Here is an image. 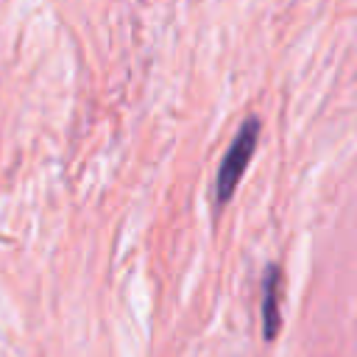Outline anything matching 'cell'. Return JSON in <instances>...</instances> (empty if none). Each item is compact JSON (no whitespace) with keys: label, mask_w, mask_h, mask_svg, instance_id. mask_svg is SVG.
I'll return each instance as SVG.
<instances>
[{"label":"cell","mask_w":357,"mask_h":357,"mask_svg":"<svg viewBox=\"0 0 357 357\" xmlns=\"http://www.w3.org/2000/svg\"><path fill=\"white\" fill-rule=\"evenodd\" d=\"M257 142H259V120L248 117L237 128L234 139L229 142V148L220 159V167L215 176V204L218 206L231 201V195H234V190H237V184H240V178H243V173H245V167L257 151Z\"/></svg>","instance_id":"cell-1"},{"label":"cell","mask_w":357,"mask_h":357,"mask_svg":"<svg viewBox=\"0 0 357 357\" xmlns=\"http://www.w3.org/2000/svg\"><path fill=\"white\" fill-rule=\"evenodd\" d=\"M282 268L279 265H268L265 276H262V298H259V312H262V337L273 340L279 335L282 326Z\"/></svg>","instance_id":"cell-2"}]
</instances>
